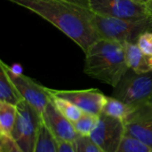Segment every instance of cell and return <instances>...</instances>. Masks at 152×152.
Listing matches in <instances>:
<instances>
[{"label":"cell","instance_id":"1","mask_svg":"<svg viewBox=\"0 0 152 152\" xmlns=\"http://www.w3.org/2000/svg\"><path fill=\"white\" fill-rule=\"evenodd\" d=\"M53 24L86 53L100 39L86 0H7Z\"/></svg>","mask_w":152,"mask_h":152},{"label":"cell","instance_id":"2","mask_svg":"<svg viewBox=\"0 0 152 152\" xmlns=\"http://www.w3.org/2000/svg\"><path fill=\"white\" fill-rule=\"evenodd\" d=\"M85 54V73L114 88L129 70L121 43L99 39Z\"/></svg>","mask_w":152,"mask_h":152},{"label":"cell","instance_id":"3","mask_svg":"<svg viewBox=\"0 0 152 152\" xmlns=\"http://www.w3.org/2000/svg\"><path fill=\"white\" fill-rule=\"evenodd\" d=\"M92 20L100 39L112 40L121 44H136L141 34L152 30V16L141 20H124L93 12Z\"/></svg>","mask_w":152,"mask_h":152},{"label":"cell","instance_id":"4","mask_svg":"<svg viewBox=\"0 0 152 152\" xmlns=\"http://www.w3.org/2000/svg\"><path fill=\"white\" fill-rule=\"evenodd\" d=\"M113 96L126 102L133 110L152 103V70L137 74L129 69L115 87Z\"/></svg>","mask_w":152,"mask_h":152},{"label":"cell","instance_id":"5","mask_svg":"<svg viewBox=\"0 0 152 152\" xmlns=\"http://www.w3.org/2000/svg\"><path fill=\"white\" fill-rule=\"evenodd\" d=\"M42 118L25 101L17 106V118L12 138L24 152H34Z\"/></svg>","mask_w":152,"mask_h":152},{"label":"cell","instance_id":"6","mask_svg":"<svg viewBox=\"0 0 152 152\" xmlns=\"http://www.w3.org/2000/svg\"><path fill=\"white\" fill-rule=\"evenodd\" d=\"M0 67L5 70L22 100L28 103L41 116L46 105L51 101V95L48 93L47 87L43 86L22 73L14 72L3 61H0Z\"/></svg>","mask_w":152,"mask_h":152},{"label":"cell","instance_id":"7","mask_svg":"<svg viewBox=\"0 0 152 152\" xmlns=\"http://www.w3.org/2000/svg\"><path fill=\"white\" fill-rule=\"evenodd\" d=\"M89 9L96 14L124 20H141L152 16L150 8L134 0H86Z\"/></svg>","mask_w":152,"mask_h":152},{"label":"cell","instance_id":"8","mask_svg":"<svg viewBox=\"0 0 152 152\" xmlns=\"http://www.w3.org/2000/svg\"><path fill=\"white\" fill-rule=\"evenodd\" d=\"M125 135L123 121L101 113L98 125L89 138L104 152H117Z\"/></svg>","mask_w":152,"mask_h":152},{"label":"cell","instance_id":"9","mask_svg":"<svg viewBox=\"0 0 152 152\" xmlns=\"http://www.w3.org/2000/svg\"><path fill=\"white\" fill-rule=\"evenodd\" d=\"M52 96L69 101L83 112L100 116L107 96L100 90L91 88L86 90H55L47 88Z\"/></svg>","mask_w":152,"mask_h":152},{"label":"cell","instance_id":"10","mask_svg":"<svg viewBox=\"0 0 152 152\" xmlns=\"http://www.w3.org/2000/svg\"><path fill=\"white\" fill-rule=\"evenodd\" d=\"M124 124L126 135L152 148V103L134 109Z\"/></svg>","mask_w":152,"mask_h":152},{"label":"cell","instance_id":"11","mask_svg":"<svg viewBox=\"0 0 152 152\" xmlns=\"http://www.w3.org/2000/svg\"><path fill=\"white\" fill-rule=\"evenodd\" d=\"M41 118L43 124L52 134L56 142H64L73 144L79 137L73 124L60 113L52 101L46 105Z\"/></svg>","mask_w":152,"mask_h":152},{"label":"cell","instance_id":"12","mask_svg":"<svg viewBox=\"0 0 152 152\" xmlns=\"http://www.w3.org/2000/svg\"><path fill=\"white\" fill-rule=\"evenodd\" d=\"M124 51L129 69L137 74L152 70V57L146 56L135 43H125Z\"/></svg>","mask_w":152,"mask_h":152},{"label":"cell","instance_id":"13","mask_svg":"<svg viewBox=\"0 0 152 152\" xmlns=\"http://www.w3.org/2000/svg\"><path fill=\"white\" fill-rule=\"evenodd\" d=\"M132 111L133 109L129 105H127L123 101L112 96L106 98L102 113L125 122Z\"/></svg>","mask_w":152,"mask_h":152},{"label":"cell","instance_id":"14","mask_svg":"<svg viewBox=\"0 0 152 152\" xmlns=\"http://www.w3.org/2000/svg\"><path fill=\"white\" fill-rule=\"evenodd\" d=\"M22 101L20 94L15 88L5 70L0 67V102L18 106Z\"/></svg>","mask_w":152,"mask_h":152},{"label":"cell","instance_id":"15","mask_svg":"<svg viewBox=\"0 0 152 152\" xmlns=\"http://www.w3.org/2000/svg\"><path fill=\"white\" fill-rule=\"evenodd\" d=\"M17 118V106L0 102V133L4 136H12Z\"/></svg>","mask_w":152,"mask_h":152},{"label":"cell","instance_id":"16","mask_svg":"<svg viewBox=\"0 0 152 152\" xmlns=\"http://www.w3.org/2000/svg\"><path fill=\"white\" fill-rule=\"evenodd\" d=\"M51 101L60 113L71 123L78 120L84 113L77 106L68 100L51 95Z\"/></svg>","mask_w":152,"mask_h":152},{"label":"cell","instance_id":"17","mask_svg":"<svg viewBox=\"0 0 152 152\" xmlns=\"http://www.w3.org/2000/svg\"><path fill=\"white\" fill-rule=\"evenodd\" d=\"M34 152H59L58 143L45 125L41 124Z\"/></svg>","mask_w":152,"mask_h":152},{"label":"cell","instance_id":"18","mask_svg":"<svg viewBox=\"0 0 152 152\" xmlns=\"http://www.w3.org/2000/svg\"><path fill=\"white\" fill-rule=\"evenodd\" d=\"M99 122V116L84 112L81 118L72 123L73 126L79 136L90 137L93 131L96 128Z\"/></svg>","mask_w":152,"mask_h":152},{"label":"cell","instance_id":"19","mask_svg":"<svg viewBox=\"0 0 152 152\" xmlns=\"http://www.w3.org/2000/svg\"><path fill=\"white\" fill-rule=\"evenodd\" d=\"M117 152H152V148L133 137L125 135Z\"/></svg>","mask_w":152,"mask_h":152},{"label":"cell","instance_id":"20","mask_svg":"<svg viewBox=\"0 0 152 152\" xmlns=\"http://www.w3.org/2000/svg\"><path fill=\"white\" fill-rule=\"evenodd\" d=\"M73 146L76 152H104L94 142H93L89 137L79 136L73 143Z\"/></svg>","mask_w":152,"mask_h":152},{"label":"cell","instance_id":"21","mask_svg":"<svg viewBox=\"0 0 152 152\" xmlns=\"http://www.w3.org/2000/svg\"><path fill=\"white\" fill-rule=\"evenodd\" d=\"M136 44L143 54L152 57V30L145 31L141 34Z\"/></svg>","mask_w":152,"mask_h":152},{"label":"cell","instance_id":"22","mask_svg":"<svg viewBox=\"0 0 152 152\" xmlns=\"http://www.w3.org/2000/svg\"><path fill=\"white\" fill-rule=\"evenodd\" d=\"M0 152H24L11 136H0Z\"/></svg>","mask_w":152,"mask_h":152},{"label":"cell","instance_id":"23","mask_svg":"<svg viewBox=\"0 0 152 152\" xmlns=\"http://www.w3.org/2000/svg\"><path fill=\"white\" fill-rule=\"evenodd\" d=\"M59 152H76L73 144L64 142H57Z\"/></svg>","mask_w":152,"mask_h":152},{"label":"cell","instance_id":"24","mask_svg":"<svg viewBox=\"0 0 152 152\" xmlns=\"http://www.w3.org/2000/svg\"><path fill=\"white\" fill-rule=\"evenodd\" d=\"M134 2L140 4H142L148 8H150V10L151 11V6H152V0H134Z\"/></svg>","mask_w":152,"mask_h":152},{"label":"cell","instance_id":"25","mask_svg":"<svg viewBox=\"0 0 152 152\" xmlns=\"http://www.w3.org/2000/svg\"><path fill=\"white\" fill-rule=\"evenodd\" d=\"M151 15H152V6H151Z\"/></svg>","mask_w":152,"mask_h":152}]
</instances>
